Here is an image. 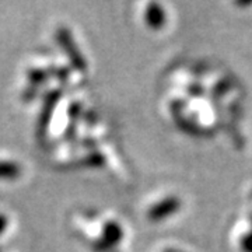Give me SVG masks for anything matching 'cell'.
<instances>
[{"mask_svg":"<svg viewBox=\"0 0 252 252\" xmlns=\"http://www.w3.org/2000/svg\"><path fill=\"white\" fill-rule=\"evenodd\" d=\"M55 36H56V41H58L59 46L64 51V54L67 55L70 63L74 66V69L81 70V72L86 70V67H87L86 58L83 56L81 51L79 49V46L76 44V41L73 38L70 30L61 26V27H58V30H56Z\"/></svg>","mask_w":252,"mask_h":252,"instance_id":"1","label":"cell"},{"mask_svg":"<svg viewBox=\"0 0 252 252\" xmlns=\"http://www.w3.org/2000/svg\"><path fill=\"white\" fill-rule=\"evenodd\" d=\"M62 93L61 90H51L48 91L42 101V107H41V112L38 117V124H36V132L38 136H45L49 127V122L52 119L54 111L61 99Z\"/></svg>","mask_w":252,"mask_h":252,"instance_id":"2","label":"cell"},{"mask_svg":"<svg viewBox=\"0 0 252 252\" xmlns=\"http://www.w3.org/2000/svg\"><path fill=\"white\" fill-rule=\"evenodd\" d=\"M181 206V200L178 198H167L162 202L154 205L152 209H149L147 212V217L153 221L161 220L165 217L171 216L172 213H175Z\"/></svg>","mask_w":252,"mask_h":252,"instance_id":"3","label":"cell"},{"mask_svg":"<svg viewBox=\"0 0 252 252\" xmlns=\"http://www.w3.org/2000/svg\"><path fill=\"white\" fill-rule=\"evenodd\" d=\"M124 238V230L117 221H107L102 227V235L101 240L108 245L109 248L117 245Z\"/></svg>","mask_w":252,"mask_h":252,"instance_id":"4","label":"cell"},{"mask_svg":"<svg viewBox=\"0 0 252 252\" xmlns=\"http://www.w3.org/2000/svg\"><path fill=\"white\" fill-rule=\"evenodd\" d=\"M144 20L149 27L158 30L164 26L165 21V13L158 3H150L144 13Z\"/></svg>","mask_w":252,"mask_h":252,"instance_id":"5","label":"cell"},{"mask_svg":"<svg viewBox=\"0 0 252 252\" xmlns=\"http://www.w3.org/2000/svg\"><path fill=\"white\" fill-rule=\"evenodd\" d=\"M21 174V167L13 161L0 160V178L1 180H14Z\"/></svg>","mask_w":252,"mask_h":252,"instance_id":"6","label":"cell"},{"mask_svg":"<svg viewBox=\"0 0 252 252\" xmlns=\"http://www.w3.org/2000/svg\"><path fill=\"white\" fill-rule=\"evenodd\" d=\"M51 76V70L45 69H30L27 72V80L31 84V89L42 86Z\"/></svg>","mask_w":252,"mask_h":252,"instance_id":"7","label":"cell"},{"mask_svg":"<svg viewBox=\"0 0 252 252\" xmlns=\"http://www.w3.org/2000/svg\"><path fill=\"white\" fill-rule=\"evenodd\" d=\"M83 164L89 165V167H99V165L104 164V157L99 153H91L87 157H84Z\"/></svg>","mask_w":252,"mask_h":252,"instance_id":"8","label":"cell"},{"mask_svg":"<svg viewBox=\"0 0 252 252\" xmlns=\"http://www.w3.org/2000/svg\"><path fill=\"white\" fill-rule=\"evenodd\" d=\"M51 74L56 76L59 80L66 81L69 79V76H70V69L69 67H56L54 70H51Z\"/></svg>","mask_w":252,"mask_h":252,"instance_id":"9","label":"cell"},{"mask_svg":"<svg viewBox=\"0 0 252 252\" xmlns=\"http://www.w3.org/2000/svg\"><path fill=\"white\" fill-rule=\"evenodd\" d=\"M243 250L245 252H252V233L247 234L243 238Z\"/></svg>","mask_w":252,"mask_h":252,"instance_id":"10","label":"cell"},{"mask_svg":"<svg viewBox=\"0 0 252 252\" xmlns=\"http://www.w3.org/2000/svg\"><path fill=\"white\" fill-rule=\"evenodd\" d=\"M7 224H9V220H7V217L0 213V234H3V233L6 231Z\"/></svg>","mask_w":252,"mask_h":252,"instance_id":"11","label":"cell"},{"mask_svg":"<svg viewBox=\"0 0 252 252\" xmlns=\"http://www.w3.org/2000/svg\"><path fill=\"white\" fill-rule=\"evenodd\" d=\"M0 252H3V251H1V250H0Z\"/></svg>","mask_w":252,"mask_h":252,"instance_id":"12","label":"cell"}]
</instances>
